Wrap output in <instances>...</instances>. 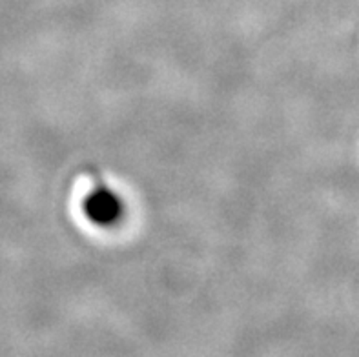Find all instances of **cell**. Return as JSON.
<instances>
[{"mask_svg":"<svg viewBox=\"0 0 359 357\" xmlns=\"http://www.w3.org/2000/svg\"><path fill=\"white\" fill-rule=\"evenodd\" d=\"M88 217L100 224L114 222L121 215V199L106 188H99L86 199Z\"/></svg>","mask_w":359,"mask_h":357,"instance_id":"1","label":"cell"}]
</instances>
